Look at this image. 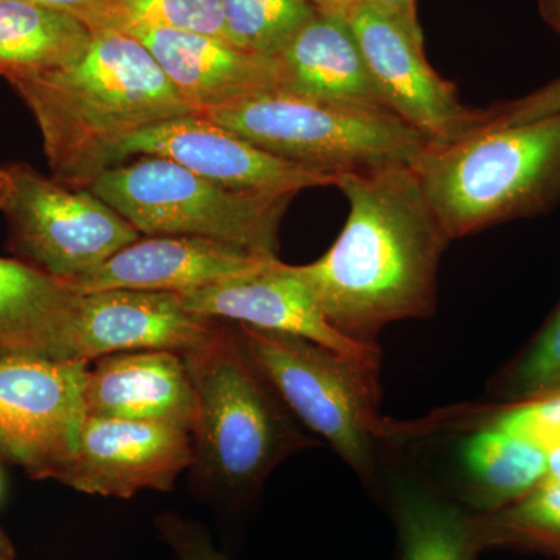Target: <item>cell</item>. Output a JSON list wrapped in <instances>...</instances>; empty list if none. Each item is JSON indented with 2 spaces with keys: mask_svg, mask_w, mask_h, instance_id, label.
I'll return each mask as SVG.
<instances>
[{
  "mask_svg": "<svg viewBox=\"0 0 560 560\" xmlns=\"http://www.w3.org/2000/svg\"><path fill=\"white\" fill-rule=\"evenodd\" d=\"M348 220L320 259L293 267L320 312L349 340L381 349L389 324L433 315L451 238L412 167L341 175Z\"/></svg>",
  "mask_w": 560,
  "mask_h": 560,
  "instance_id": "cell-1",
  "label": "cell"
},
{
  "mask_svg": "<svg viewBox=\"0 0 560 560\" xmlns=\"http://www.w3.org/2000/svg\"><path fill=\"white\" fill-rule=\"evenodd\" d=\"M9 83L35 117L51 178L75 189L116 167L120 143L136 132L197 114L150 50L114 31L92 32L75 61Z\"/></svg>",
  "mask_w": 560,
  "mask_h": 560,
  "instance_id": "cell-2",
  "label": "cell"
},
{
  "mask_svg": "<svg viewBox=\"0 0 560 560\" xmlns=\"http://www.w3.org/2000/svg\"><path fill=\"white\" fill-rule=\"evenodd\" d=\"M183 357L198 399L190 469L206 488L248 497L283 460L320 445L250 360L234 324L219 320Z\"/></svg>",
  "mask_w": 560,
  "mask_h": 560,
  "instance_id": "cell-3",
  "label": "cell"
},
{
  "mask_svg": "<svg viewBox=\"0 0 560 560\" xmlns=\"http://www.w3.org/2000/svg\"><path fill=\"white\" fill-rule=\"evenodd\" d=\"M452 241L560 205V114L429 147L412 165Z\"/></svg>",
  "mask_w": 560,
  "mask_h": 560,
  "instance_id": "cell-4",
  "label": "cell"
},
{
  "mask_svg": "<svg viewBox=\"0 0 560 560\" xmlns=\"http://www.w3.org/2000/svg\"><path fill=\"white\" fill-rule=\"evenodd\" d=\"M243 348L291 415L337 453L364 488L381 495L378 445L399 436L381 412V361L318 342L234 324Z\"/></svg>",
  "mask_w": 560,
  "mask_h": 560,
  "instance_id": "cell-5",
  "label": "cell"
},
{
  "mask_svg": "<svg viewBox=\"0 0 560 560\" xmlns=\"http://www.w3.org/2000/svg\"><path fill=\"white\" fill-rule=\"evenodd\" d=\"M272 156L320 175L412 167L430 143L388 109L261 92L202 114Z\"/></svg>",
  "mask_w": 560,
  "mask_h": 560,
  "instance_id": "cell-6",
  "label": "cell"
},
{
  "mask_svg": "<svg viewBox=\"0 0 560 560\" xmlns=\"http://www.w3.org/2000/svg\"><path fill=\"white\" fill-rule=\"evenodd\" d=\"M90 190L142 237L212 238L271 259L278 257L280 223L294 198L228 189L156 156L121 162Z\"/></svg>",
  "mask_w": 560,
  "mask_h": 560,
  "instance_id": "cell-7",
  "label": "cell"
},
{
  "mask_svg": "<svg viewBox=\"0 0 560 560\" xmlns=\"http://www.w3.org/2000/svg\"><path fill=\"white\" fill-rule=\"evenodd\" d=\"M0 212L16 259L68 280L142 235L90 189L47 178L24 162L0 165Z\"/></svg>",
  "mask_w": 560,
  "mask_h": 560,
  "instance_id": "cell-8",
  "label": "cell"
},
{
  "mask_svg": "<svg viewBox=\"0 0 560 560\" xmlns=\"http://www.w3.org/2000/svg\"><path fill=\"white\" fill-rule=\"evenodd\" d=\"M88 361L0 359V456L35 480L60 481L86 419Z\"/></svg>",
  "mask_w": 560,
  "mask_h": 560,
  "instance_id": "cell-9",
  "label": "cell"
},
{
  "mask_svg": "<svg viewBox=\"0 0 560 560\" xmlns=\"http://www.w3.org/2000/svg\"><path fill=\"white\" fill-rule=\"evenodd\" d=\"M349 25L389 110L430 147L452 145L488 125V108L464 105L455 84L431 68L423 46L368 0Z\"/></svg>",
  "mask_w": 560,
  "mask_h": 560,
  "instance_id": "cell-10",
  "label": "cell"
},
{
  "mask_svg": "<svg viewBox=\"0 0 560 560\" xmlns=\"http://www.w3.org/2000/svg\"><path fill=\"white\" fill-rule=\"evenodd\" d=\"M138 156L164 158L228 189L254 194L296 197L301 190L337 184L334 176L272 156L202 114L136 132L120 143L117 165Z\"/></svg>",
  "mask_w": 560,
  "mask_h": 560,
  "instance_id": "cell-11",
  "label": "cell"
},
{
  "mask_svg": "<svg viewBox=\"0 0 560 560\" xmlns=\"http://www.w3.org/2000/svg\"><path fill=\"white\" fill-rule=\"evenodd\" d=\"M191 459L187 430L86 416L79 448L58 482L88 495L131 499L142 490L168 492Z\"/></svg>",
  "mask_w": 560,
  "mask_h": 560,
  "instance_id": "cell-12",
  "label": "cell"
},
{
  "mask_svg": "<svg viewBox=\"0 0 560 560\" xmlns=\"http://www.w3.org/2000/svg\"><path fill=\"white\" fill-rule=\"evenodd\" d=\"M178 296L184 307L197 315L294 335L346 355L381 361V349L361 346L335 330L304 280L279 259L259 271Z\"/></svg>",
  "mask_w": 560,
  "mask_h": 560,
  "instance_id": "cell-13",
  "label": "cell"
},
{
  "mask_svg": "<svg viewBox=\"0 0 560 560\" xmlns=\"http://www.w3.org/2000/svg\"><path fill=\"white\" fill-rule=\"evenodd\" d=\"M275 259L212 238L154 235L140 237L92 270L62 282L79 294L106 290L180 294L259 271Z\"/></svg>",
  "mask_w": 560,
  "mask_h": 560,
  "instance_id": "cell-14",
  "label": "cell"
},
{
  "mask_svg": "<svg viewBox=\"0 0 560 560\" xmlns=\"http://www.w3.org/2000/svg\"><path fill=\"white\" fill-rule=\"evenodd\" d=\"M219 319L184 307L176 293L106 290L80 294L73 323V360L110 353L171 350L184 353L202 345Z\"/></svg>",
  "mask_w": 560,
  "mask_h": 560,
  "instance_id": "cell-15",
  "label": "cell"
},
{
  "mask_svg": "<svg viewBox=\"0 0 560 560\" xmlns=\"http://www.w3.org/2000/svg\"><path fill=\"white\" fill-rule=\"evenodd\" d=\"M127 35L135 36L150 50L180 97L197 114L261 92L282 91L278 57L198 33L140 28Z\"/></svg>",
  "mask_w": 560,
  "mask_h": 560,
  "instance_id": "cell-16",
  "label": "cell"
},
{
  "mask_svg": "<svg viewBox=\"0 0 560 560\" xmlns=\"http://www.w3.org/2000/svg\"><path fill=\"white\" fill-rule=\"evenodd\" d=\"M84 408L92 418L164 423L190 433L198 399L180 353L138 350L91 361Z\"/></svg>",
  "mask_w": 560,
  "mask_h": 560,
  "instance_id": "cell-17",
  "label": "cell"
},
{
  "mask_svg": "<svg viewBox=\"0 0 560 560\" xmlns=\"http://www.w3.org/2000/svg\"><path fill=\"white\" fill-rule=\"evenodd\" d=\"M80 294L20 259L0 257V359L73 360Z\"/></svg>",
  "mask_w": 560,
  "mask_h": 560,
  "instance_id": "cell-18",
  "label": "cell"
},
{
  "mask_svg": "<svg viewBox=\"0 0 560 560\" xmlns=\"http://www.w3.org/2000/svg\"><path fill=\"white\" fill-rule=\"evenodd\" d=\"M278 58L282 91L389 110L349 21L315 11Z\"/></svg>",
  "mask_w": 560,
  "mask_h": 560,
  "instance_id": "cell-19",
  "label": "cell"
},
{
  "mask_svg": "<svg viewBox=\"0 0 560 560\" xmlns=\"http://www.w3.org/2000/svg\"><path fill=\"white\" fill-rule=\"evenodd\" d=\"M397 560H478L477 512L416 478L397 477L386 493Z\"/></svg>",
  "mask_w": 560,
  "mask_h": 560,
  "instance_id": "cell-20",
  "label": "cell"
},
{
  "mask_svg": "<svg viewBox=\"0 0 560 560\" xmlns=\"http://www.w3.org/2000/svg\"><path fill=\"white\" fill-rule=\"evenodd\" d=\"M460 503L488 514L547 480V452L486 423L459 447Z\"/></svg>",
  "mask_w": 560,
  "mask_h": 560,
  "instance_id": "cell-21",
  "label": "cell"
},
{
  "mask_svg": "<svg viewBox=\"0 0 560 560\" xmlns=\"http://www.w3.org/2000/svg\"><path fill=\"white\" fill-rule=\"evenodd\" d=\"M91 28L68 11L32 0H0V77L36 75L75 61Z\"/></svg>",
  "mask_w": 560,
  "mask_h": 560,
  "instance_id": "cell-22",
  "label": "cell"
},
{
  "mask_svg": "<svg viewBox=\"0 0 560 560\" xmlns=\"http://www.w3.org/2000/svg\"><path fill=\"white\" fill-rule=\"evenodd\" d=\"M482 551L515 550L560 560V482L544 481L523 499L477 515Z\"/></svg>",
  "mask_w": 560,
  "mask_h": 560,
  "instance_id": "cell-23",
  "label": "cell"
},
{
  "mask_svg": "<svg viewBox=\"0 0 560 560\" xmlns=\"http://www.w3.org/2000/svg\"><path fill=\"white\" fill-rule=\"evenodd\" d=\"M86 25L91 32L167 28L228 39L221 0H101Z\"/></svg>",
  "mask_w": 560,
  "mask_h": 560,
  "instance_id": "cell-24",
  "label": "cell"
},
{
  "mask_svg": "<svg viewBox=\"0 0 560 560\" xmlns=\"http://www.w3.org/2000/svg\"><path fill=\"white\" fill-rule=\"evenodd\" d=\"M231 43L256 54L278 57L307 24L311 0H221Z\"/></svg>",
  "mask_w": 560,
  "mask_h": 560,
  "instance_id": "cell-25",
  "label": "cell"
},
{
  "mask_svg": "<svg viewBox=\"0 0 560 560\" xmlns=\"http://www.w3.org/2000/svg\"><path fill=\"white\" fill-rule=\"evenodd\" d=\"M489 390L508 404L560 393V302L526 349L493 377Z\"/></svg>",
  "mask_w": 560,
  "mask_h": 560,
  "instance_id": "cell-26",
  "label": "cell"
},
{
  "mask_svg": "<svg viewBox=\"0 0 560 560\" xmlns=\"http://www.w3.org/2000/svg\"><path fill=\"white\" fill-rule=\"evenodd\" d=\"M489 423L548 453L560 447V393L508 404Z\"/></svg>",
  "mask_w": 560,
  "mask_h": 560,
  "instance_id": "cell-27",
  "label": "cell"
},
{
  "mask_svg": "<svg viewBox=\"0 0 560 560\" xmlns=\"http://www.w3.org/2000/svg\"><path fill=\"white\" fill-rule=\"evenodd\" d=\"M489 121L482 130L511 127L560 114V77L515 101L489 106Z\"/></svg>",
  "mask_w": 560,
  "mask_h": 560,
  "instance_id": "cell-28",
  "label": "cell"
},
{
  "mask_svg": "<svg viewBox=\"0 0 560 560\" xmlns=\"http://www.w3.org/2000/svg\"><path fill=\"white\" fill-rule=\"evenodd\" d=\"M156 528L178 560H230L213 547L205 529L179 515H160Z\"/></svg>",
  "mask_w": 560,
  "mask_h": 560,
  "instance_id": "cell-29",
  "label": "cell"
},
{
  "mask_svg": "<svg viewBox=\"0 0 560 560\" xmlns=\"http://www.w3.org/2000/svg\"><path fill=\"white\" fill-rule=\"evenodd\" d=\"M368 2L382 11L390 21L396 22L412 40L423 46V33L419 25L416 0H368Z\"/></svg>",
  "mask_w": 560,
  "mask_h": 560,
  "instance_id": "cell-30",
  "label": "cell"
},
{
  "mask_svg": "<svg viewBox=\"0 0 560 560\" xmlns=\"http://www.w3.org/2000/svg\"><path fill=\"white\" fill-rule=\"evenodd\" d=\"M366 0H311L316 13L326 14V16L340 18L349 21L357 9Z\"/></svg>",
  "mask_w": 560,
  "mask_h": 560,
  "instance_id": "cell-31",
  "label": "cell"
},
{
  "mask_svg": "<svg viewBox=\"0 0 560 560\" xmlns=\"http://www.w3.org/2000/svg\"><path fill=\"white\" fill-rule=\"evenodd\" d=\"M32 2L51 7V9L68 11V13L73 14V16L79 18V20L86 24L101 0H32Z\"/></svg>",
  "mask_w": 560,
  "mask_h": 560,
  "instance_id": "cell-32",
  "label": "cell"
},
{
  "mask_svg": "<svg viewBox=\"0 0 560 560\" xmlns=\"http://www.w3.org/2000/svg\"><path fill=\"white\" fill-rule=\"evenodd\" d=\"M537 3L541 20L560 36V0H537Z\"/></svg>",
  "mask_w": 560,
  "mask_h": 560,
  "instance_id": "cell-33",
  "label": "cell"
},
{
  "mask_svg": "<svg viewBox=\"0 0 560 560\" xmlns=\"http://www.w3.org/2000/svg\"><path fill=\"white\" fill-rule=\"evenodd\" d=\"M547 460V480L545 481L560 482V447L552 448V451L548 452Z\"/></svg>",
  "mask_w": 560,
  "mask_h": 560,
  "instance_id": "cell-34",
  "label": "cell"
},
{
  "mask_svg": "<svg viewBox=\"0 0 560 560\" xmlns=\"http://www.w3.org/2000/svg\"><path fill=\"white\" fill-rule=\"evenodd\" d=\"M0 560H14L13 545L2 528H0Z\"/></svg>",
  "mask_w": 560,
  "mask_h": 560,
  "instance_id": "cell-35",
  "label": "cell"
},
{
  "mask_svg": "<svg viewBox=\"0 0 560 560\" xmlns=\"http://www.w3.org/2000/svg\"><path fill=\"white\" fill-rule=\"evenodd\" d=\"M0 492H2V478H0Z\"/></svg>",
  "mask_w": 560,
  "mask_h": 560,
  "instance_id": "cell-36",
  "label": "cell"
}]
</instances>
